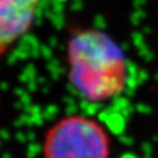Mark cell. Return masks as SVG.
Segmentation results:
<instances>
[{
    "label": "cell",
    "instance_id": "cell-1",
    "mask_svg": "<svg viewBox=\"0 0 158 158\" xmlns=\"http://www.w3.org/2000/svg\"><path fill=\"white\" fill-rule=\"evenodd\" d=\"M67 57L69 81L88 102L109 101L124 90L127 59L119 46L104 32L77 29L69 38Z\"/></svg>",
    "mask_w": 158,
    "mask_h": 158
},
{
    "label": "cell",
    "instance_id": "cell-2",
    "mask_svg": "<svg viewBox=\"0 0 158 158\" xmlns=\"http://www.w3.org/2000/svg\"><path fill=\"white\" fill-rule=\"evenodd\" d=\"M110 138L96 119L72 115L57 121L44 141L45 158H109Z\"/></svg>",
    "mask_w": 158,
    "mask_h": 158
},
{
    "label": "cell",
    "instance_id": "cell-3",
    "mask_svg": "<svg viewBox=\"0 0 158 158\" xmlns=\"http://www.w3.org/2000/svg\"><path fill=\"white\" fill-rule=\"evenodd\" d=\"M41 0H0V56L28 33Z\"/></svg>",
    "mask_w": 158,
    "mask_h": 158
}]
</instances>
